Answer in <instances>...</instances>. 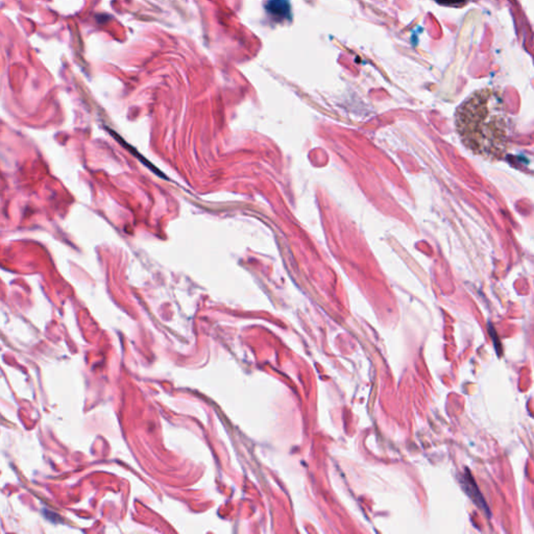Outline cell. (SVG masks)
Here are the masks:
<instances>
[{
    "mask_svg": "<svg viewBox=\"0 0 534 534\" xmlns=\"http://www.w3.org/2000/svg\"><path fill=\"white\" fill-rule=\"evenodd\" d=\"M455 128L462 144L483 159H502L509 149V115L492 89L475 91L457 108Z\"/></svg>",
    "mask_w": 534,
    "mask_h": 534,
    "instance_id": "6da1fadb",
    "label": "cell"
},
{
    "mask_svg": "<svg viewBox=\"0 0 534 534\" xmlns=\"http://www.w3.org/2000/svg\"><path fill=\"white\" fill-rule=\"evenodd\" d=\"M464 479V480L462 481V483H464V488H466V494L470 495L471 498L475 501V503H477V505L482 508V509L485 510L488 512V516H490V514L488 505H486L485 501H484L483 497L480 494V490H478V486L475 483L470 471H466Z\"/></svg>",
    "mask_w": 534,
    "mask_h": 534,
    "instance_id": "7a4b0ae2",
    "label": "cell"
},
{
    "mask_svg": "<svg viewBox=\"0 0 534 534\" xmlns=\"http://www.w3.org/2000/svg\"><path fill=\"white\" fill-rule=\"evenodd\" d=\"M267 11L271 14L280 17L290 16V6L288 0H269Z\"/></svg>",
    "mask_w": 534,
    "mask_h": 534,
    "instance_id": "3957f363",
    "label": "cell"
}]
</instances>
